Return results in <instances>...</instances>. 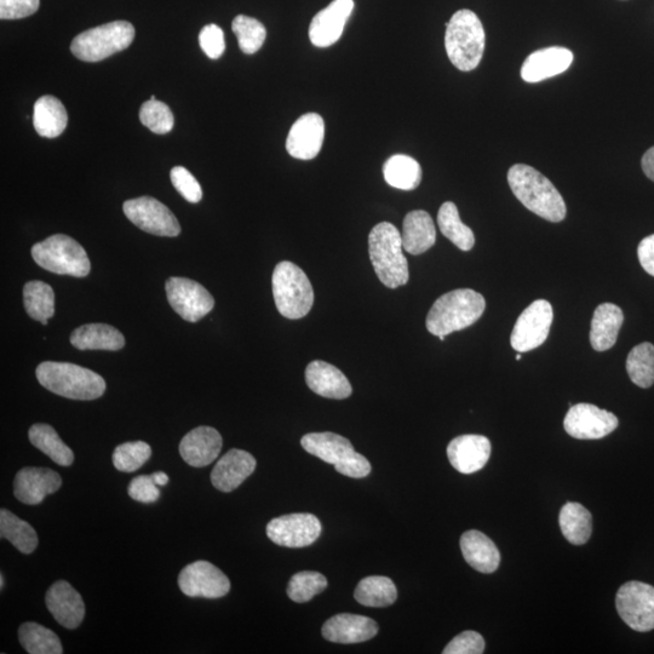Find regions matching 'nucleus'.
I'll use <instances>...</instances> for the list:
<instances>
[{"label":"nucleus","mask_w":654,"mask_h":654,"mask_svg":"<svg viewBox=\"0 0 654 654\" xmlns=\"http://www.w3.org/2000/svg\"><path fill=\"white\" fill-rule=\"evenodd\" d=\"M403 246L410 255H421L433 248L436 231L432 216L424 210H415L406 215L401 232Z\"/></svg>","instance_id":"obj_28"},{"label":"nucleus","mask_w":654,"mask_h":654,"mask_svg":"<svg viewBox=\"0 0 654 654\" xmlns=\"http://www.w3.org/2000/svg\"><path fill=\"white\" fill-rule=\"evenodd\" d=\"M491 441L483 435H461L447 446V457L451 466L462 474L479 472L489 462Z\"/></svg>","instance_id":"obj_20"},{"label":"nucleus","mask_w":654,"mask_h":654,"mask_svg":"<svg viewBox=\"0 0 654 654\" xmlns=\"http://www.w3.org/2000/svg\"><path fill=\"white\" fill-rule=\"evenodd\" d=\"M354 598L366 607H388L398 599L397 587L384 576L366 577L358 584Z\"/></svg>","instance_id":"obj_36"},{"label":"nucleus","mask_w":654,"mask_h":654,"mask_svg":"<svg viewBox=\"0 0 654 654\" xmlns=\"http://www.w3.org/2000/svg\"><path fill=\"white\" fill-rule=\"evenodd\" d=\"M71 343L79 351H119L125 346V338L111 325L88 324L73 331Z\"/></svg>","instance_id":"obj_30"},{"label":"nucleus","mask_w":654,"mask_h":654,"mask_svg":"<svg viewBox=\"0 0 654 654\" xmlns=\"http://www.w3.org/2000/svg\"><path fill=\"white\" fill-rule=\"evenodd\" d=\"M516 360H518V361L521 360V354L516 355Z\"/></svg>","instance_id":"obj_54"},{"label":"nucleus","mask_w":654,"mask_h":654,"mask_svg":"<svg viewBox=\"0 0 654 654\" xmlns=\"http://www.w3.org/2000/svg\"><path fill=\"white\" fill-rule=\"evenodd\" d=\"M573 62L572 51L562 47H550L535 51L521 67V78L526 83H539L559 76L569 70Z\"/></svg>","instance_id":"obj_22"},{"label":"nucleus","mask_w":654,"mask_h":654,"mask_svg":"<svg viewBox=\"0 0 654 654\" xmlns=\"http://www.w3.org/2000/svg\"><path fill=\"white\" fill-rule=\"evenodd\" d=\"M306 382L315 394L327 399H347L353 392L352 384L343 372L325 361L315 360L307 366Z\"/></svg>","instance_id":"obj_26"},{"label":"nucleus","mask_w":654,"mask_h":654,"mask_svg":"<svg viewBox=\"0 0 654 654\" xmlns=\"http://www.w3.org/2000/svg\"><path fill=\"white\" fill-rule=\"evenodd\" d=\"M353 10L354 0H334L329 7L319 11L309 26V39L314 47L327 48L337 43Z\"/></svg>","instance_id":"obj_17"},{"label":"nucleus","mask_w":654,"mask_h":654,"mask_svg":"<svg viewBox=\"0 0 654 654\" xmlns=\"http://www.w3.org/2000/svg\"><path fill=\"white\" fill-rule=\"evenodd\" d=\"M304 450L332 464L338 473L353 479H363L371 473V464L344 436L325 432L304 435L301 439Z\"/></svg>","instance_id":"obj_7"},{"label":"nucleus","mask_w":654,"mask_h":654,"mask_svg":"<svg viewBox=\"0 0 654 654\" xmlns=\"http://www.w3.org/2000/svg\"><path fill=\"white\" fill-rule=\"evenodd\" d=\"M383 175L389 186L401 191H413L422 181V168L417 160L405 154H397L384 164Z\"/></svg>","instance_id":"obj_34"},{"label":"nucleus","mask_w":654,"mask_h":654,"mask_svg":"<svg viewBox=\"0 0 654 654\" xmlns=\"http://www.w3.org/2000/svg\"><path fill=\"white\" fill-rule=\"evenodd\" d=\"M172 185L189 203L197 204L203 198L202 187L195 177L183 166H175L170 172Z\"/></svg>","instance_id":"obj_45"},{"label":"nucleus","mask_w":654,"mask_h":654,"mask_svg":"<svg viewBox=\"0 0 654 654\" xmlns=\"http://www.w3.org/2000/svg\"><path fill=\"white\" fill-rule=\"evenodd\" d=\"M483 295L472 289H458L438 298L430 308L426 326L430 334L445 341L452 332L467 329L485 312Z\"/></svg>","instance_id":"obj_2"},{"label":"nucleus","mask_w":654,"mask_h":654,"mask_svg":"<svg viewBox=\"0 0 654 654\" xmlns=\"http://www.w3.org/2000/svg\"><path fill=\"white\" fill-rule=\"evenodd\" d=\"M26 312L33 320L48 325L55 314V294L53 288L44 281L34 280L24 288Z\"/></svg>","instance_id":"obj_37"},{"label":"nucleus","mask_w":654,"mask_h":654,"mask_svg":"<svg viewBox=\"0 0 654 654\" xmlns=\"http://www.w3.org/2000/svg\"><path fill=\"white\" fill-rule=\"evenodd\" d=\"M31 444L47 455L50 460L62 467H70L74 462V453L63 441L56 430L49 424L38 423L28 432Z\"/></svg>","instance_id":"obj_33"},{"label":"nucleus","mask_w":654,"mask_h":654,"mask_svg":"<svg viewBox=\"0 0 654 654\" xmlns=\"http://www.w3.org/2000/svg\"><path fill=\"white\" fill-rule=\"evenodd\" d=\"M638 256L642 268L654 277V234L646 237L639 244Z\"/></svg>","instance_id":"obj_50"},{"label":"nucleus","mask_w":654,"mask_h":654,"mask_svg":"<svg viewBox=\"0 0 654 654\" xmlns=\"http://www.w3.org/2000/svg\"><path fill=\"white\" fill-rule=\"evenodd\" d=\"M327 588V579L319 572H298L290 579L288 596L292 601L303 604L311 601L314 596L323 593Z\"/></svg>","instance_id":"obj_43"},{"label":"nucleus","mask_w":654,"mask_h":654,"mask_svg":"<svg viewBox=\"0 0 654 654\" xmlns=\"http://www.w3.org/2000/svg\"><path fill=\"white\" fill-rule=\"evenodd\" d=\"M619 617L635 631L646 633L654 629V587L631 581L619 588L616 596Z\"/></svg>","instance_id":"obj_10"},{"label":"nucleus","mask_w":654,"mask_h":654,"mask_svg":"<svg viewBox=\"0 0 654 654\" xmlns=\"http://www.w3.org/2000/svg\"><path fill=\"white\" fill-rule=\"evenodd\" d=\"M403 239L389 222L378 223L369 235V254L378 279L389 289H398L409 281V263L404 256Z\"/></svg>","instance_id":"obj_4"},{"label":"nucleus","mask_w":654,"mask_h":654,"mask_svg":"<svg viewBox=\"0 0 654 654\" xmlns=\"http://www.w3.org/2000/svg\"><path fill=\"white\" fill-rule=\"evenodd\" d=\"M641 166L648 179L654 182V147L648 149V151L644 154V157H642Z\"/></svg>","instance_id":"obj_51"},{"label":"nucleus","mask_w":654,"mask_h":654,"mask_svg":"<svg viewBox=\"0 0 654 654\" xmlns=\"http://www.w3.org/2000/svg\"><path fill=\"white\" fill-rule=\"evenodd\" d=\"M124 214L136 227L158 237H177L181 233L179 221L168 206L152 197L128 200L123 205Z\"/></svg>","instance_id":"obj_12"},{"label":"nucleus","mask_w":654,"mask_h":654,"mask_svg":"<svg viewBox=\"0 0 654 654\" xmlns=\"http://www.w3.org/2000/svg\"><path fill=\"white\" fill-rule=\"evenodd\" d=\"M199 44L209 59H220L226 50L225 33L217 25H206L199 34Z\"/></svg>","instance_id":"obj_46"},{"label":"nucleus","mask_w":654,"mask_h":654,"mask_svg":"<svg viewBox=\"0 0 654 654\" xmlns=\"http://www.w3.org/2000/svg\"><path fill=\"white\" fill-rule=\"evenodd\" d=\"M627 372L631 382L640 388H651L654 383V346L641 343L631 349L627 358Z\"/></svg>","instance_id":"obj_40"},{"label":"nucleus","mask_w":654,"mask_h":654,"mask_svg":"<svg viewBox=\"0 0 654 654\" xmlns=\"http://www.w3.org/2000/svg\"><path fill=\"white\" fill-rule=\"evenodd\" d=\"M623 321L622 309L616 304L604 303L595 309L590 343L596 352H605L615 346Z\"/></svg>","instance_id":"obj_29"},{"label":"nucleus","mask_w":654,"mask_h":654,"mask_svg":"<svg viewBox=\"0 0 654 654\" xmlns=\"http://www.w3.org/2000/svg\"><path fill=\"white\" fill-rule=\"evenodd\" d=\"M0 536L26 555L33 553L39 543L36 530L8 509L0 510Z\"/></svg>","instance_id":"obj_35"},{"label":"nucleus","mask_w":654,"mask_h":654,"mask_svg":"<svg viewBox=\"0 0 654 654\" xmlns=\"http://www.w3.org/2000/svg\"><path fill=\"white\" fill-rule=\"evenodd\" d=\"M618 424V418L610 411L592 404H577L567 412L564 428L572 438L598 440L615 432Z\"/></svg>","instance_id":"obj_16"},{"label":"nucleus","mask_w":654,"mask_h":654,"mask_svg":"<svg viewBox=\"0 0 654 654\" xmlns=\"http://www.w3.org/2000/svg\"><path fill=\"white\" fill-rule=\"evenodd\" d=\"M22 647L30 654H61L63 648L59 636L53 630L38 623L28 622L19 629Z\"/></svg>","instance_id":"obj_39"},{"label":"nucleus","mask_w":654,"mask_h":654,"mask_svg":"<svg viewBox=\"0 0 654 654\" xmlns=\"http://www.w3.org/2000/svg\"><path fill=\"white\" fill-rule=\"evenodd\" d=\"M232 31L244 54L252 55L262 48L267 38L266 27L254 17L238 15L233 20Z\"/></svg>","instance_id":"obj_41"},{"label":"nucleus","mask_w":654,"mask_h":654,"mask_svg":"<svg viewBox=\"0 0 654 654\" xmlns=\"http://www.w3.org/2000/svg\"><path fill=\"white\" fill-rule=\"evenodd\" d=\"M256 466L251 453L233 449L217 462L211 473V483L218 491L232 492L255 472Z\"/></svg>","instance_id":"obj_23"},{"label":"nucleus","mask_w":654,"mask_h":654,"mask_svg":"<svg viewBox=\"0 0 654 654\" xmlns=\"http://www.w3.org/2000/svg\"><path fill=\"white\" fill-rule=\"evenodd\" d=\"M152 456V449L145 441H133L116 447L113 452V464L119 472L134 473Z\"/></svg>","instance_id":"obj_42"},{"label":"nucleus","mask_w":654,"mask_h":654,"mask_svg":"<svg viewBox=\"0 0 654 654\" xmlns=\"http://www.w3.org/2000/svg\"><path fill=\"white\" fill-rule=\"evenodd\" d=\"M140 120L154 134L164 135L174 128V114L164 102L149 100L140 109Z\"/></svg>","instance_id":"obj_44"},{"label":"nucleus","mask_w":654,"mask_h":654,"mask_svg":"<svg viewBox=\"0 0 654 654\" xmlns=\"http://www.w3.org/2000/svg\"><path fill=\"white\" fill-rule=\"evenodd\" d=\"M321 524L313 514H289L269 521L267 536L280 547L304 548L320 537Z\"/></svg>","instance_id":"obj_15"},{"label":"nucleus","mask_w":654,"mask_h":654,"mask_svg":"<svg viewBox=\"0 0 654 654\" xmlns=\"http://www.w3.org/2000/svg\"><path fill=\"white\" fill-rule=\"evenodd\" d=\"M32 257L39 267L55 274L85 278L91 269L89 256L83 246L65 234L51 235L34 245Z\"/></svg>","instance_id":"obj_8"},{"label":"nucleus","mask_w":654,"mask_h":654,"mask_svg":"<svg viewBox=\"0 0 654 654\" xmlns=\"http://www.w3.org/2000/svg\"><path fill=\"white\" fill-rule=\"evenodd\" d=\"M222 444V436L215 428L198 427L183 436L180 455L189 466L203 468L220 455Z\"/></svg>","instance_id":"obj_24"},{"label":"nucleus","mask_w":654,"mask_h":654,"mask_svg":"<svg viewBox=\"0 0 654 654\" xmlns=\"http://www.w3.org/2000/svg\"><path fill=\"white\" fill-rule=\"evenodd\" d=\"M485 651V640L476 631L468 630L457 635L445 647L444 654H481Z\"/></svg>","instance_id":"obj_47"},{"label":"nucleus","mask_w":654,"mask_h":654,"mask_svg":"<svg viewBox=\"0 0 654 654\" xmlns=\"http://www.w3.org/2000/svg\"><path fill=\"white\" fill-rule=\"evenodd\" d=\"M554 319L553 307L548 301L538 300L530 304L514 326L510 344L514 351H533L547 341Z\"/></svg>","instance_id":"obj_11"},{"label":"nucleus","mask_w":654,"mask_h":654,"mask_svg":"<svg viewBox=\"0 0 654 654\" xmlns=\"http://www.w3.org/2000/svg\"><path fill=\"white\" fill-rule=\"evenodd\" d=\"M128 491L134 501L145 504L157 502L160 497L158 485L154 483L152 475L137 476L131 480Z\"/></svg>","instance_id":"obj_48"},{"label":"nucleus","mask_w":654,"mask_h":654,"mask_svg":"<svg viewBox=\"0 0 654 654\" xmlns=\"http://www.w3.org/2000/svg\"><path fill=\"white\" fill-rule=\"evenodd\" d=\"M378 634V625L369 617L341 613L326 621L323 636L336 644H360L369 641Z\"/></svg>","instance_id":"obj_25"},{"label":"nucleus","mask_w":654,"mask_h":654,"mask_svg":"<svg viewBox=\"0 0 654 654\" xmlns=\"http://www.w3.org/2000/svg\"><path fill=\"white\" fill-rule=\"evenodd\" d=\"M134 38L135 28L130 22H109L78 34L73 39L71 51L79 60L99 62L128 49Z\"/></svg>","instance_id":"obj_9"},{"label":"nucleus","mask_w":654,"mask_h":654,"mask_svg":"<svg viewBox=\"0 0 654 654\" xmlns=\"http://www.w3.org/2000/svg\"><path fill=\"white\" fill-rule=\"evenodd\" d=\"M272 286L275 306L284 318L302 319L311 312L313 286L306 273L295 263L280 262L274 269Z\"/></svg>","instance_id":"obj_6"},{"label":"nucleus","mask_w":654,"mask_h":654,"mask_svg":"<svg viewBox=\"0 0 654 654\" xmlns=\"http://www.w3.org/2000/svg\"><path fill=\"white\" fill-rule=\"evenodd\" d=\"M40 0H0L2 20L24 19L37 13Z\"/></svg>","instance_id":"obj_49"},{"label":"nucleus","mask_w":654,"mask_h":654,"mask_svg":"<svg viewBox=\"0 0 654 654\" xmlns=\"http://www.w3.org/2000/svg\"><path fill=\"white\" fill-rule=\"evenodd\" d=\"M0 588H2V589L4 588V576H3V573H2V575H0Z\"/></svg>","instance_id":"obj_53"},{"label":"nucleus","mask_w":654,"mask_h":654,"mask_svg":"<svg viewBox=\"0 0 654 654\" xmlns=\"http://www.w3.org/2000/svg\"><path fill=\"white\" fill-rule=\"evenodd\" d=\"M485 40L478 15L467 9L453 14L445 34L446 53L452 65L462 72L474 71L483 59Z\"/></svg>","instance_id":"obj_5"},{"label":"nucleus","mask_w":654,"mask_h":654,"mask_svg":"<svg viewBox=\"0 0 654 654\" xmlns=\"http://www.w3.org/2000/svg\"><path fill=\"white\" fill-rule=\"evenodd\" d=\"M68 114L63 103L54 96H43L33 108L34 129L40 136L55 139L66 130Z\"/></svg>","instance_id":"obj_31"},{"label":"nucleus","mask_w":654,"mask_h":654,"mask_svg":"<svg viewBox=\"0 0 654 654\" xmlns=\"http://www.w3.org/2000/svg\"><path fill=\"white\" fill-rule=\"evenodd\" d=\"M61 486V476L54 470L26 467L15 476L14 495L28 506H37L49 495L59 491Z\"/></svg>","instance_id":"obj_19"},{"label":"nucleus","mask_w":654,"mask_h":654,"mask_svg":"<svg viewBox=\"0 0 654 654\" xmlns=\"http://www.w3.org/2000/svg\"><path fill=\"white\" fill-rule=\"evenodd\" d=\"M179 587L189 598L220 599L231 590V582L211 562L195 561L180 572Z\"/></svg>","instance_id":"obj_14"},{"label":"nucleus","mask_w":654,"mask_h":654,"mask_svg":"<svg viewBox=\"0 0 654 654\" xmlns=\"http://www.w3.org/2000/svg\"><path fill=\"white\" fill-rule=\"evenodd\" d=\"M152 478L154 480V483H156L158 486H165L168 485L169 483V476L163 472L152 474Z\"/></svg>","instance_id":"obj_52"},{"label":"nucleus","mask_w":654,"mask_h":654,"mask_svg":"<svg viewBox=\"0 0 654 654\" xmlns=\"http://www.w3.org/2000/svg\"><path fill=\"white\" fill-rule=\"evenodd\" d=\"M438 225L441 233L458 249L470 251L474 248L475 235L472 229L461 221L456 204L446 202L441 205L438 214Z\"/></svg>","instance_id":"obj_38"},{"label":"nucleus","mask_w":654,"mask_h":654,"mask_svg":"<svg viewBox=\"0 0 654 654\" xmlns=\"http://www.w3.org/2000/svg\"><path fill=\"white\" fill-rule=\"evenodd\" d=\"M463 558L474 570L481 573L495 572L501 564V553L485 533L470 530L461 537Z\"/></svg>","instance_id":"obj_27"},{"label":"nucleus","mask_w":654,"mask_h":654,"mask_svg":"<svg viewBox=\"0 0 654 654\" xmlns=\"http://www.w3.org/2000/svg\"><path fill=\"white\" fill-rule=\"evenodd\" d=\"M508 183L519 202L533 214L549 222L565 220V200L541 172L529 165L516 164L508 172Z\"/></svg>","instance_id":"obj_1"},{"label":"nucleus","mask_w":654,"mask_h":654,"mask_svg":"<svg viewBox=\"0 0 654 654\" xmlns=\"http://www.w3.org/2000/svg\"><path fill=\"white\" fill-rule=\"evenodd\" d=\"M38 381L45 389L72 400H95L106 392L102 376L83 366L45 361L37 367Z\"/></svg>","instance_id":"obj_3"},{"label":"nucleus","mask_w":654,"mask_h":654,"mask_svg":"<svg viewBox=\"0 0 654 654\" xmlns=\"http://www.w3.org/2000/svg\"><path fill=\"white\" fill-rule=\"evenodd\" d=\"M325 137L324 119L317 113L304 114L292 125L286 151L292 158L311 160L318 156Z\"/></svg>","instance_id":"obj_18"},{"label":"nucleus","mask_w":654,"mask_h":654,"mask_svg":"<svg viewBox=\"0 0 654 654\" xmlns=\"http://www.w3.org/2000/svg\"><path fill=\"white\" fill-rule=\"evenodd\" d=\"M45 604L55 621L66 629H77L85 617L82 596L66 581L51 585L45 596Z\"/></svg>","instance_id":"obj_21"},{"label":"nucleus","mask_w":654,"mask_h":654,"mask_svg":"<svg viewBox=\"0 0 654 654\" xmlns=\"http://www.w3.org/2000/svg\"><path fill=\"white\" fill-rule=\"evenodd\" d=\"M170 306L189 323H197L215 307L214 297L203 285L192 279L170 278L166 281Z\"/></svg>","instance_id":"obj_13"},{"label":"nucleus","mask_w":654,"mask_h":654,"mask_svg":"<svg viewBox=\"0 0 654 654\" xmlns=\"http://www.w3.org/2000/svg\"><path fill=\"white\" fill-rule=\"evenodd\" d=\"M559 521L562 535L571 544L582 545L592 537V514L582 504L566 503L561 509Z\"/></svg>","instance_id":"obj_32"}]
</instances>
